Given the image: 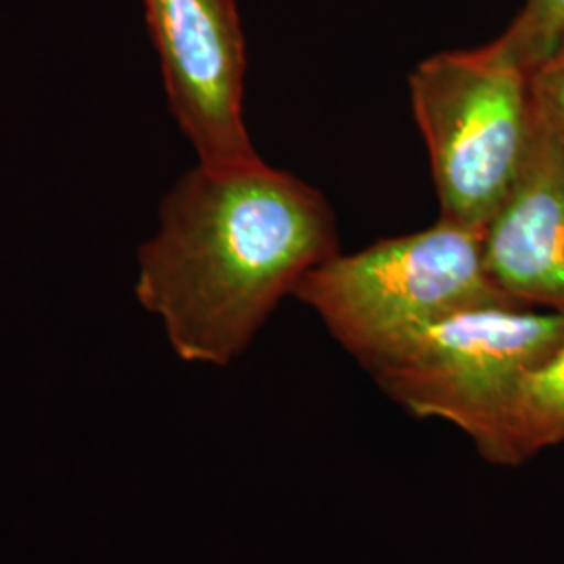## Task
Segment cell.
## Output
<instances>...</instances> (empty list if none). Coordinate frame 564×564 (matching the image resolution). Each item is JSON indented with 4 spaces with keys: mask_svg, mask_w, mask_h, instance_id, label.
I'll return each mask as SVG.
<instances>
[{
    "mask_svg": "<svg viewBox=\"0 0 564 564\" xmlns=\"http://www.w3.org/2000/svg\"><path fill=\"white\" fill-rule=\"evenodd\" d=\"M408 90L440 220L484 230L523 181L544 134L531 74L485 44L421 61Z\"/></svg>",
    "mask_w": 564,
    "mask_h": 564,
    "instance_id": "7a4b0ae2",
    "label": "cell"
},
{
    "mask_svg": "<svg viewBox=\"0 0 564 564\" xmlns=\"http://www.w3.org/2000/svg\"><path fill=\"white\" fill-rule=\"evenodd\" d=\"M564 41V0H524L502 36L489 42L494 55L533 74Z\"/></svg>",
    "mask_w": 564,
    "mask_h": 564,
    "instance_id": "ba28073f",
    "label": "cell"
},
{
    "mask_svg": "<svg viewBox=\"0 0 564 564\" xmlns=\"http://www.w3.org/2000/svg\"><path fill=\"white\" fill-rule=\"evenodd\" d=\"M563 444L564 337L514 387L484 460L519 466L547 447Z\"/></svg>",
    "mask_w": 564,
    "mask_h": 564,
    "instance_id": "52a82bcc",
    "label": "cell"
},
{
    "mask_svg": "<svg viewBox=\"0 0 564 564\" xmlns=\"http://www.w3.org/2000/svg\"><path fill=\"white\" fill-rule=\"evenodd\" d=\"M563 337L564 312L496 303L416 326L356 360L405 412L456 426L485 458L514 387Z\"/></svg>",
    "mask_w": 564,
    "mask_h": 564,
    "instance_id": "3957f363",
    "label": "cell"
},
{
    "mask_svg": "<svg viewBox=\"0 0 564 564\" xmlns=\"http://www.w3.org/2000/svg\"><path fill=\"white\" fill-rule=\"evenodd\" d=\"M531 84L547 128L564 147V41L531 74Z\"/></svg>",
    "mask_w": 564,
    "mask_h": 564,
    "instance_id": "9c48e42d",
    "label": "cell"
},
{
    "mask_svg": "<svg viewBox=\"0 0 564 564\" xmlns=\"http://www.w3.org/2000/svg\"><path fill=\"white\" fill-rule=\"evenodd\" d=\"M293 297L354 358L468 307L517 303L487 274L484 230L445 220L333 256L303 276Z\"/></svg>",
    "mask_w": 564,
    "mask_h": 564,
    "instance_id": "277c9868",
    "label": "cell"
},
{
    "mask_svg": "<svg viewBox=\"0 0 564 564\" xmlns=\"http://www.w3.org/2000/svg\"><path fill=\"white\" fill-rule=\"evenodd\" d=\"M339 253L333 207L258 162L199 163L165 195L139 251L137 297L184 362L228 366L307 272Z\"/></svg>",
    "mask_w": 564,
    "mask_h": 564,
    "instance_id": "6da1fadb",
    "label": "cell"
},
{
    "mask_svg": "<svg viewBox=\"0 0 564 564\" xmlns=\"http://www.w3.org/2000/svg\"><path fill=\"white\" fill-rule=\"evenodd\" d=\"M484 258L510 300L564 312V147L547 123L523 181L484 228Z\"/></svg>",
    "mask_w": 564,
    "mask_h": 564,
    "instance_id": "8992f818",
    "label": "cell"
},
{
    "mask_svg": "<svg viewBox=\"0 0 564 564\" xmlns=\"http://www.w3.org/2000/svg\"><path fill=\"white\" fill-rule=\"evenodd\" d=\"M170 111L199 163L262 160L242 118L245 36L235 0H144Z\"/></svg>",
    "mask_w": 564,
    "mask_h": 564,
    "instance_id": "5b68a950",
    "label": "cell"
}]
</instances>
